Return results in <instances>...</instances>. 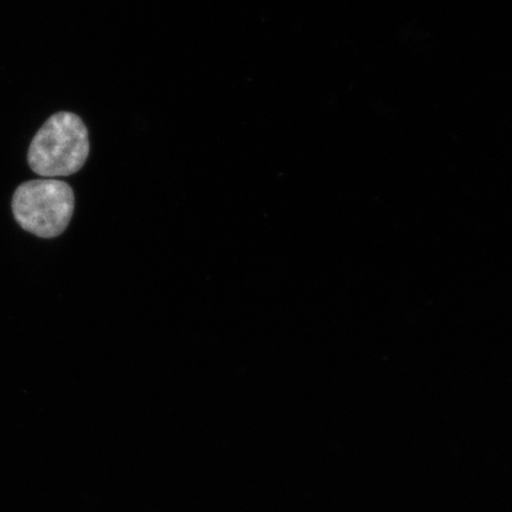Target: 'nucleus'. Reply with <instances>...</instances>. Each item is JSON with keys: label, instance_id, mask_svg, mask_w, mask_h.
<instances>
[{"label": "nucleus", "instance_id": "obj_1", "mask_svg": "<svg viewBox=\"0 0 512 512\" xmlns=\"http://www.w3.org/2000/svg\"><path fill=\"white\" fill-rule=\"evenodd\" d=\"M89 149L88 130L79 115L59 112L32 139L28 163L38 176L67 177L83 168Z\"/></svg>", "mask_w": 512, "mask_h": 512}, {"label": "nucleus", "instance_id": "obj_2", "mask_svg": "<svg viewBox=\"0 0 512 512\" xmlns=\"http://www.w3.org/2000/svg\"><path fill=\"white\" fill-rule=\"evenodd\" d=\"M74 209L72 187L55 178L25 182L12 197V213L19 226L43 239L61 235L72 220Z\"/></svg>", "mask_w": 512, "mask_h": 512}]
</instances>
